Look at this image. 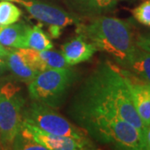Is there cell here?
<instances>
[{
    "label": "cell",
    "mask_w": 150,
    "mask_h": 150,
    "mask_svg": "<svg viewBox=\"0 0 150 150\" xmlns=\"http://www.w3.org/2000/svg\"><path fill=\"white\" fill-rule=\"evenodd\" d=\"M77 26L76 33L91 43L97 51L110 55L121 67H128L137 48L129 22L101 15Z\"/></svg>",
    "instance_id": "obj_3"
},
{
    "label": "cell",
    "mask_w": 150,
    "mask_h": 150,
    "mask_svg": "<svg viewBox=\"0 0 150 150\" xmlns=\"http://www.w3.org/2000/svg\"><path fill=\"white\" fill-rule=\"evenodd\" d=\"M20 131L28 135L37 144L44 147L46 150H81L88 149L91 147L87 139H78L48 134L24 121H23Z\"/></svg>",
    "instance_id": "obj_8"
},
{
    "label": "cell",
    "mask_w": 150,
    "mask_h": 150,
    "mask_svg": "<svg viewBox=\"0 0 150 150\" xmlns=\"http://www.w3.org/2000/svg\"><path fill=\"white\" fill-rule=\"evenodd\" d=\"M62 28L58 26H49V34L54 38H57L61 34Z\"/></svg>",
    "instance_id": "obj_22"
},
{
    "label": "cell",
    "mask_w": 150,
    "mask_h": 150,
    "mask_svg": "<svg viewBox=\"0 0 150 150\" xmlns=\"http://www.w3.org/2000/svg\"><path fill=\"white\" fill-rule=\"evenodd\" d=\"M8 69L19 80L29 83L37 76L39 72L28 63L21 48H13L9 50V53L5 58Z\"/></svg>",
    "instance_id": "obj_11"
},
{
    "label": "cell",
    "mask_w": 150,
    "mask_h": 150,
    "mask_svg": "<svg viewBox=\"0 0 150 150\" xmlns=\"http://www.w3.org/2000/svg\"><path fill=\"white\" fill-rule=\"evenodd\" d=\"M40 59L47 66L48 69H63V68H69L70 66L66 62L63 54H59V52L53 51L51 49L38 51Z\"/></svg>",
    "instance_id": "obj_17"
},
{
    "label": "cell",
    "mask_w": 150,
    "mask_h": 150,
    "mask_svg": "<svg viewBox=\"0 0 150 150\" xmlns=\"http://www.w3.org/2000/svg\"><path fill=\"white\" fill-rule=\"evenodd\" d=\"M0 1H3V0H0ZM6 1H11V2H13V0H6Z\"/></svg>",
    "instance_id": "obj_25"
},
{
    "label": "cell",
    "mask_w": 150,
    "mask_h": 150,
    "mask_svg": "<svg viewBox=\"0 0 150 150\" xmlns=\"http://www.w3.org/2000/svg\"><path fill=\"white\" fill-rule=\"evenodd\" d=\"M24 105L19 87L12 83L0 87V144L4 149L13 146L21 129Z\"/></svg>",
    "instance_id": "obj_5"
},
{
    "label": "cell",
    "mask_w": 150,
    "mask_h": 150,
    "mask_svg": "<svg viewBox=\"0 0 150 150\" xmlns=\"http://www.w3.org/2000/svg\"><path fill=\"white\" fill-rule=\"evenodd\" d=\"M70 117L92 139L127 150L144 149V137L132 124L115 113L71 104Z\"/></svg>",
    "instance_id": "obj_2"
},
{
    "label": "cell",
    "mask_w": 150,
    "mask_h": 150,
    "mask_svg": "<svg viewBox=\"0 0 150 150\" xmlns=\"http://www.w3.org/2000/svg\"><path fill=\"white\" fill-rule=\"evenodd\" d=\"M22 15L21 9L11 1L0 2V27L15 23Z\"/></svg>",
    "instance_id": "obj_16"
},
{
    "label": "cell",
    "mask_w": 150,
    "mask_h": 150,
    "mask_svg": "<svg viewBox=\"0 0 150 150\" xmlns=\"http://www.w3.org/2000/svg\"><path fill=\"white\" fill-rule=\"evenodd\" d=\"M13 2L23 6L33 18L48 26H58L63 28L69 25H78L81 23L80 18L74 14L38 0H13Z\"/></svg>",
    "instance_id": "obj_7"
},
{
    "label": "cell",
    "mask_w": 150,
    "mask_h": 150,
    "mask_svg": "<svg viewBox=\"0 0 150 150\" xmlns=\"http://www.w3.org/2000/svg\"><path fill=\"white\" fill-rule=\"evenodd\" d=\"M136 46L150 53V33L147 35H139L135 40Z\"/></svg>",
    "instance_id": "obj_20"
},
{
    "label": "cell",
    "mask_w": 150,
    "mask_h": 150,
    "mask_svg": "<svg viewBox=\"0 0 150 150\" xmlns=\"http://www.w3.org/2000/svg\"><path fill=\"white\" fill-rule=\"evenodd\" d=\"M71 104L115 113L144 137L145 127L135 109L122 69L110 62L99 65L86 79Z\"/></svg>",
    "instance_id": "obj_1"
},
{
    "label": "cell",
    "mask_w": 150,
    "mask_h": 150,
    "mask_svg": "<svg viewBox=\"0 0 150 150\" xmlns=\"http://www.w3.org/2000/svg\"><path fill=\"white\" fill-rule=\"evenodd\" d=\"M144 149L150 150V123L145 128L144 134Z\"/></svg>",
    "instance_id": "obj_21"
},
{
    "label": "cell",
    "mask_w": 150,
    "mask_h": 150,
    "mask_svg": "<svg viewBox=\"0 0 150 150\" xmlns=\"http://www.w3.org/2000/svg\"><path fill=\"white\" fill-rule=\"evenodd\" d=\"M28 27L23 23L0 27V44L7 48H24Z\"/></svg>",
    "instance_id": "obj_13"
},
{
    "label": "cell",
    "mask_w": 150,
    "mask_h": 150,
    "mask_svg": "<svg viewBox=\"0 0 150 150\" xmlns=\"http://www.w3.org/2000/svg\"><path fill=\"white\" fill-rule=\"evenodd\" d=\"M142 80L150 83V53L137 47L126 68Z\"/></svg>",
    "instance_id": "obj_14"
},
{
    "label": "cell",
    "mask_w": 150,
    "mask_h": 150,
    "mask_svg": "<svg viewBox=\"0 0 150 150\" xmlns=\"http://www.w3.org/2000/svg\"><path fill=\"white\" fill-rule=\"evenodd\" d=\"M8 53H9V50L0 44V58L1 59H5L7 55L8 54Z\"/></svg>",
    "instance_id": "obj_24"
},
{
    "label": "cell",
    "mask_w": 150,
    "mask_h": 150,
    "mask_svg": "<svg viewBox=\"0 0 150 150\" xmlns=\"http://www.w3.org/2000/svg\"><path fill=\"white\" fill-rule=\"evenodd\" d=\"M25 48H33L38 51L48 50L52 49L53 43L39 25L28 26L25 36Z\"/></svg>",
    "instance_id": "obj_15"
},
{
    "label": "cell",
    "mask_w": 150,
    "mask_h": 150,
    "mask_svg": "<svg viewBox=\"0 0 150 150\" xmlns=\"http://www.w3.org/2000/svg\"><path fill=\"white\" fill-rule=\"evenodd\" d=\"M12 147H13V149H15L46 150L44 147L37 144L28 135L23 133L22 131H19V133L18 134L15 139L13 141Z\"/></svg>",
    "instance_id": "obj_18"
},
{
    "label": "cell",
    "mask_w": 150,
    "mask_h": 150,
    "mask_svg": "<svg viewBox=\"0 0 150 150\" xmlns=\"http://www.w3.org/2000/svg\"><path fill=\"white\" fill-rule=\"evenodd\" d=\"M8 69V65H7V63H6V60L0 58V76L4 74Z\"/></svg>",
    "instance_id": "obj_23"
},
{
    "label": "cell",
    "mask_w": 150,
    "mask_h": 150,
    "mask_svg": "<svg viewBox=\"0 0 150 150\" xmlns=\"http://www.w3.org/2000/svg\"><path fill=\"white\" fill-rule=\"evenodd\" d=\"M61 50L69 66L88 61L97 51L96 48L81 35L62 45Z\"/></svg>",
    "instance_id": "obj_10"
},
{
    "label": "cell",
    "mask_w": 150,
    "mask_h": 150,
    "mask_svg": "<svg viewBox=\"0 0 150 150\" xmlns=\"http://www.w3.org/2000/svg\"><path fill=\"white\" fill-rule=\"evenodd\" d=\"M73 8L79 13L88 17L101 16L112 11L118 0H69Z\"/></svg>",
    "instance_id": "obj_12"
},
{
    "label": "cell",
    "mask_w": 150,
    "mask_h": 150,
    "mask_svg": "<svg viewBox=\"0 0 150 150\" xmlns=\"http://www.w3.org/2000/svg\"><path fill=\"white\" fill-rule=\"evenodd\" d=\"M23 121L48 134L85 139L86 133L77 128L51 106L33 101L23 109Z\"/></svg>",
    "instance_id": "obj_6"
},
{
    "label": "cell",
    "mask_w": 150,
    "mask_h": 150,
    "mask_svg": "<svg viewBox=\"0 0 150 150\" xmlns=\"http://www.w3.org/2000/svg\"><path fill=\"white\" fill-rule=\"evenodd\" d=\"M76 78L70 68L49 69L40 72L28 83V93L33 101L57 108L64 99Z\"/></svg>",
    "instance_id": "obj_4"
},
{
    "label": "cell",
    "mask_w": 150,
    "mask_h": 150,
    "mask_svg": "<svg viewBox=\"0 0 150 150\" xmlns=\"http://www.w3.org/2000/svg\"><path fill=\"white\" fill-rule=\"evenodd\" d=\"M122 71L135 109L146 128L150 123V83L140 79L128 70L122 69Z\"/></svg>",
    "instance_id": "obj_9"
},
{
    "label": "cell",
    "mask_w": 150,
    "mask_h": 150,
    "mask_svg": "<svg viewBox=\"0 0 150 150\" xmlns=\"http://www.w3.org/2000/svg\"><path fill=\"white\" fill-rule=\"evenodd\" d=\"M132 14L143 25L150 27V0H147L132 9Z\"/></svg>",
    "instance_id": "obj_19"
}]
</instances>
